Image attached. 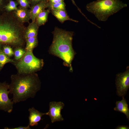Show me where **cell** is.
<instances>
[{"label":"cell","mask_w":129,"mask_h":129,"mask_svg":"<svg viewBox=\"0 0 129 129\" xmlns=\"http://www.w3.org/2000/svg\"><path fill=\"white\" fill-rule=\"evenodd\" d=\"M50 10L49 9L46 10H44L38 15L36 19L35 22L38 26L44 24L47 22Z\"/></svg>","instance_id":"obj_15"},{"label":"cell","mask_w":129,"mask_h":129,"mask_svg":"<svg viewBox=\"0 0 129 129\" xmlns=\"http://www.w3.org/2000/svg\"><path fill=\"white\" fill-rule=\"evenodd\" d=\"M9 85L5 82H0V110L10 113L14 103L9 97Z\"/></svg>","instance_id":"obj_7"},{"label":"cell","mask_w":129,"mask_h":129,"mask_svg":"<svg viewBox=\"0 0 129 129\" xmlns=\"http://www.w3.org/2000/svg\"><path fill=\"white\" fill-rule=\"evenodd\" d=\"M1 44L0 43V50L1 49Z\"/></svg>","instance_id":"obj_29"},{"label":"cell","mask_w":129,"mask_h":129,"mask_svg":"<svg viewBox=\"0 0 129 129\" xmlns=\"http://www.w3.org/2000/svg\"><path fill=\"white\" fill-rule=\"evenodd\" d=\"M115 129H129V127L128 126L125 125H119Z\"/></svg>","instance_id":"obj_27"},{"label":"cell","mask_w":129,"mask_h":129,"mask_svg":"<svg viewBox=\"0 0 129 129\" xmlns=\"http://www.w3.org/2000/svg\"><path fill=\"white\" fill-rule=\"evenodd\" d=\"M19 61L15 64L18 73L28 74L35 73L43 68L44 62L43 59L36 57L32 51H26Z\"/></svg>","instance_id":"obj_5"},{"label":"cell","mask_w":129,"mask_h":129,"mask_svg":"<svg viewBox=\"0 0 129 129\" xmlns=\"http://www.w3.org/2000/svg\"><path fill=\"white\" fill-rule=\"evenodd\" d=\"M10 62L15 63V62L6 55L2 50H0V71L5 64Z\"/></svg>","instance_id":"obj_16"},{"label":"cell","mask_w":129,"mask_h":129,"mask_svg":"<svg viewBox=\"0 0 129 129\" xmlns=\"http://www.w3.org/2000/svg\"><path fill=\"white\" fill-rule=\"evenodd\" d=\"M9 0H0V11L4 9L5 5L8 2Z\"/></svg>","instance_id":"obj_23"},{"label":"cell","mask_w":129,"mask_h":129,"mask_svg":"<svg viewBox=\"0 0 129 129\" xmlns=\"http://www.w3.org/2000/svg\"><path fill=\"white\" fill-rule=\"evenodd\" d=\"M73 3L76 6V4H75V3L74 1L73 0H71Z\"/></svg>","instance_id":"obj_28"},{"label":"cell","mask_w":129,"mask_h":129,"mask_svg":"<svg viewBox=\"0 0 129 129\" xmlns=\"http://www.w3.org/2000/svg\"><path fill=\"white\" fill-rule=\"evenodd\" d=\"M53 14L61 22L63 23L67 20H70L76 22L78 21L70 18L68 15L65 10L56 11L51 10Z\"/></svg>","instance_id":"obj_14"},{"label":"cell","mask_w":129,"mask_h":129,"mask_svg":"<svg viewBox=\"0 0 129 129\" xmlns=\"http://www.w3.org/2000/svg\"><path fill=\"white\" fill-rule=\"evenodd\" d=\"M38 26L35 22L30 23L27 28L24 34V38L26 39L37 36Z\"/></svg>","instance_id":"obj_12"},{"label":"cell","mask_w":129,"mask_h":129,"mask_svg":"<svg viewBox=\"0 0 129 129\" xmlns=\"http://www.w3.org/2000/svg\"><path fill=\"white\" fill-rule=\"evenodd\" d=\"M116 104V107L114 108V110L115 111L124 113L129 120V109L126 99L123 98L121 101H117Z\"/></svg>","instance_id":"obj_11"},{"label":"cell","mask_w":129,"mask_h":129,"mask_svg":"<svg viewBox=\"0 0 129 129\" xmlns=\"http://www.w3.org/2000/svg\"><path fill=\"white\" fill-rule=\"evenodd\" d=\"M18 4L17 2L12 0H9L8 2L5 6L4 9L8 12L16 10L17 9V6Z\"/></svg>","instance_id":"obj_19"},{"label":"cell","mask_w":129,"mask_h":129,"mask_svg":"<svg viewBox=\"0 0 129 129\" xmlns=\"http://www.w3.org/2000/svg\"><path fill=\"white\" fill-rule=\"evenodd\" d=\"M49 4H54L63 1L64 0H48Z\"/></svg>","instance_id":"obj_26"},{"label":"cell","mask_w":129,"mask_h":129,"mask_svg":"<svg viewBox=\"0 0 129 129\" xmlns=\"http://www.w3.org/2000/svg\"><path fill=\"white\" fill-rule=\"evenodd\" d=\"M49 3L48 0L41 2L33 5L30 11V18L32 22H35L38 15L47 8H48Z\"/></svg>","instance_id":"obj_9"},{"label":"cell","mask_w":129,"mask_h":129,"mask_svg":"<svg viewBox=\"0 0 129 129\" xmlns=\"http://www.w3.org/2000/svg\"><path fill=\"white\" fill-rule=\"evenodd\" d=\"M17 2L21 7L27 9L30 6L29 2L28 0H16Z\"/></svg>","instance_id":"obj_22"},{"label":"cell","mask_w":129,"mask_h":129,"mask_svg":"<svg viewBox=\"0 0 129 129\" xmlns=\"http://www.w3.org/2000/svg\"><path fill=\"white\" fill-rule=\"evenodd\" d=\"M52 33L53 38L49 53L62 59L64 65L69 67L72 71L71 63L76 54L72 46L73 32L55 27Z\"/></svg>","instance_id":"obj_2"},{"label":"cell","mask_w":129,"mask_h":129,"mask_svg":"<svg viewBox=\"0 0 129 129\" xmlns=\"http://www.w3.org/2000/svg\"><path fill=\"white\" fill-rule=\"evenodd\" d=\"M22 28L6 13L0 14V43L14 46H22L24 38Z\"/></svg>","instance_id":"obj_3"},{"label":"cell","mask_w":129,"mask_h":129,"mask_svg":"<svg viewBox=\"0 0 129 129\" xmlns=\"http://www.w3.org/2000/svg\"><path fill=\"white\" fill-rule=\"evenodd\" d=\"M26 40V51H32L38 43L37 36L29 38Z\"/></svg>","instance_id":"obj_17"},{"label":"cell","mask_w":129,"mask_h":129,"mask_svg":"<svg viewBox=\"0 0 129 129\" xmlns=\"http://www.w3.org/2000/svg\"><path fill=\"white\" fill-rule=\"evenodd\" d=\"M115 81L117 94L118 96L124 98L129 87V66L127 67L124 72L116 75Z\"/></svg>","instance_id":"obj_6"},{"label":"cell","mask_w":129,"mask_h":129,"mask_svg":"<svg viewBox=\"0 0 129 129\" xmlns=\"http://www.w3.org/2000/svg\"><path fill=\"white\" fill-rule=\"evenodd\" d=\"M46 0H29V2L33 5L36 4Z\"/></svg>","instance_id":"obj_25"},{"label":"cell","mask_w":129,"mask_h":129,"mask_svg":"<svg viewBox=\"0 0 129 129\" xmlns=\"http://www.w3.org/2000/svg\"><path fill=\"white\" fill-rule=\"evenodd\" d=\"M26 52V50L20 48L16 49L14 52L15 59L16 60H19L24 55Z\"/></svg>","instance_id":"obj_20"},{"label":"cell","mask_w":129,"mask_h":129,"mask_svg":"<svg viewBox=\"0 0 129 129\" xmlns=\"http://www.w3.org/2000/svg\"><path fill=\"white\" fill-rule=\"evenodd\" d=\"M5 129H31L30 127V126L28 125L27 126H20L17 127L12 128H9L6 127L5 128Z\"/></svg>","instance_id":"obj_24"},{"label":"cell","mask_w":129,"mask_h":129,"mask_svg":"<svg viewBox=\"0 0 129 129\" xmlns=\"http://www.w3.org/2000/svg\"><path fill=\"white\" fill-rule=\"evenodd\" d=\"M49 106V110L45 115L49 116L51 122L63 121L61 111L64 106V103L61 102L53 101L50 102Z\"/></svg>","instance_id":"obj_8"},{"label":"cell","mask_w":129,"mask_h":129,"mask_svg":"<svg viewBox=\"0 0 129 129\" xmlns=\"http://www.w3.org/2000/svg\"><path fill=\"white\" fill-rule=\"evenodd\" d=\"M15 14L18 20L22 22H27L30 18V12L26 9L21 7L15 10Z\"/></svg>","instance_id":"obj_13"},{"label":"cell","mask_w":129,"mask_h":129,"mask_svg":"<svg viewBox=\"0 0 129 129\" xmlns=\"http://www.w3.org/2000/svg\"><path fill=\"white\" fill-rule=\"evenodd\" d=\"M28 111L29 113L28 125L30 126L37 125L38 123L42 119V116L46 114L45 113L40 112L34 107L29 108Z\"/></svg>","instance_id":"obj_10"},{"label":"cell","mask_w":129,"mask_h":129,"mask_svg":"<svg viewBox=\"0 0 129 129\" xmlns=\"http://www.w3.org/2000/svg\"><path fill=\"white\" fill-rule=\"evenodd\" d=\"M48 8L50 10H65V4L64 1L54 4H49Z\"/></svg>","instance_id":"obj_18"},{"label":"cell","mask_w":129,"mask_h":129,"mask_svg":"<svg viewBox=\"0 0 129 129\" xmlns=\"http://www.w3.org/2000/svg\"><path fill=\"white\" fill-rule=\"evenodd\" d=\"M2 50L4 53L9 57L14 54V51L12 48L9 46L6 45L3 46Z\"/></svg>","instance_id":"obj_21"},{"label":"cell","mask_w":129,"mask_h":129,"mask_svg":"<svg viewBox=\"0 0 129 129\" xmlns=\"http://www.w3.org/2000/svg\"><path fill=\"white\" fill-rule=\"evenodd\" d=\"M11 79L9 90L10 93L13 95L14 103L34 97L40 88V81L38 75L35 73L13 75Z\"/></svg>","instance_id":"obj_1"},{"label":"cell","mask_w":129,"mask_h":129,"mask_svg":"<svg viewBox=\"0 0 129 129\" xmlns=\"http://www.w3.org/2000/svg\"><path fill=\"white\" fill-rule=\"evenodd\" d=\"M127 6L120 0H97L88 4L86 8L99 21H105L110 16Z\"/></svg>","instance_id":"obj_4"}]
</instances>
